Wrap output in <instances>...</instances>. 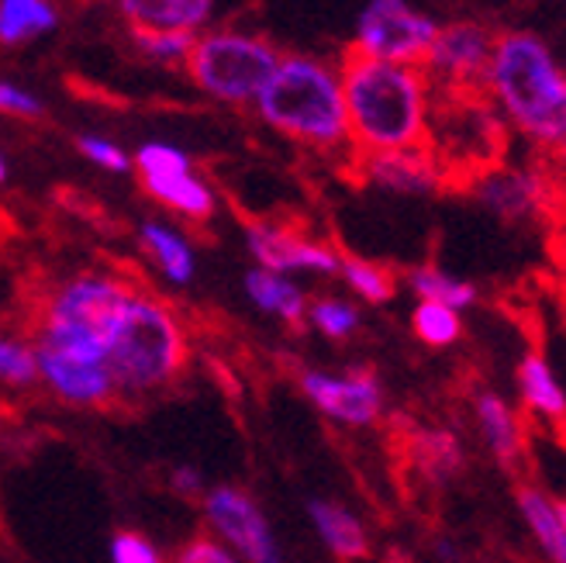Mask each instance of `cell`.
Wrapping results in <instances>:
<instances>
[{
	"label": "cell",
	"mask_w": 566,
	"mask_h": 563,
	"mask_svg": "<svg viewBox=\"0 0 566 563\" xmlns=\"http://www.w3.org/2000/svg\"><path fill=\"white\" fill-rule=\"evenodd\" d=\"M132 284L111 273H83L66 280L45 301L35 329L39 380L60 402L76 408H104L118 398V384L104 359V335Z\"/></svg>",
	"instance_id": "obj_1"
},
{
	"label": "cell",
	"mask_w": 566,
	"mask_h": 563,
	"mask_svg": "<svg viewBox=\"0 0 566 563\" xmlns=\"http://www.w3.org/2000/svg\"><path fill=\"white\" fill-rule=\"evenodd\" d=\"M356 153L429 143L439 91L418 63H394L353 52L338 66Z\"/></svg>",
	"instance_id": "obj_2"
},
{
	"label": "cell",
	"mask_w": 566,
	"mask_h": 563,
	"mask_svg": "<svg viewBox=\"0 0 566 563\" xmlns=\"http://www.w3.org/2000/svg\"><path fill=\"white\" fill-rule=\"evenodd\" d=\"M480 94L497 107L507 132L539 156H549L566 138V66L535 32H497Z\"/></svg>",
	"instance_id": "obj_3"
},
{
	"label": "cell",
	"mask_w": 566,
	"mask_h": 563,
	"mask_svg": "<svg viewBox=\"0 0 566 563\" xmlns=\"http://www.w3.org/2000/svg\"><path fill=\"white\" fill-rule=\"evenodd\" d=\"M256 111L291 143L318 153H353L338 66L311 55H283L256 97Z\"/></svg>",
	"instance_id": "obj_4"
},
{
	"label": "cell",
	"mask_w": 566,
	"mask_h": 563,
	"mask_svg": "<svg viewBox=\"0 0 566 563\" xmlns=\"http://www.w3.org/2000/svg\"><path fill=\"white\" fill-rule=\"evenodd\" d=\"M104 359L118 394H146L184 371L187 332L163 301L132 288L118 315L107 325Z\"/></svg>",
	"instance_id": "obj_5"
},
{
	"label": "cell",
	"mask_w": 566,
	"mask_h": 563,
	"mask_svg": "<svg viewBox=\"0 0 566 563\" xmlns=\"http://www.w3.org/2000/svg\"><path fill=\"white\" fill-rule=\"evenodd\" d=\"M283 52L249 32H211L193 39L187 73L208 97L224 104H256Z\"/></svg>",
	"instance_id": "obj_6"
},
{
	"label": "cell",
	"mask_w": 566,
	"mask_h": 563,
	"mask_svg": "<svg viewBox=\"0 0 566 563\" xmlns=\"http://www.w3.org/2000/svg\"><path fill=\"white\" fill-rule=\"evenodd\" d=\"M507 125L497 107L480 94H439L429 146L442 156L449 174H476L484 166L504 159Z\"/></svg>",
	"instance_id": "obj_7"
},
{
	"label": "cell",
	"mask_w": 566,
	"mask_h": 563,
	"mask_svg": "<svg viewBox=\"0 0 566 563\" xmlns=\"http://www.w3.org/2000/svg\"><path fill=\"white\" fill-rule=\"evenodd\" d=\"M470 194L476 197L480 208L507 225L553 221L563 208V194L546 156H539L535 163L497 159L470 177Z\"/></svg>",
	"instance_id": "obj_8"
},
{
	"label": "cell",
	"mask_w": 566,
	"mask_h": 563,
	"mask_svg": "<svg viewBox=\"0 0 566 563\" xmlns=\"http://www.w3.org/2000/svg\"><path fill=\"white\" fill-rule=\"evenodd\" d=\"M439 32V21L411 8V0H366L356 18L353 52L394 63H424Z\"/></svg>",
	"instance_id": "obj_9"
},
{
	"label": "cell",
	"mask_w": 566,
	"mask_h": 563,
	"mask_svg": "<svg viewBox=\"0 0 566 563\" xmlns=\"http://www.w3.org/2000/svg\"><path fill=\"white\" fill-rule=\"evenodd\" d=\"M497 32L488 21L476 18H457L439 21L436 42L424 55V73L436 83L439 94H470L480 91V80L488 73L491 52H494Z\"/></svg>",
	"instance_id": "obj_10"
},
{
	"label": "cell",
	"mask_w": 566,
	"mask_h": 563,
	"mask_svg": "<svg viewBox=\"0 0 566 563\" xmlns=\"http://www.w3.org/2000/svg\"><path fill=\"white\" fill-rule=\"evenodd\" d=\"M353 163L366 184L390 190V194H401V197H436L439 190L457 184V177L449 174V166L429 143L356 153Z\"/></svg>",
	"instance_id": "obj_11"
},
{
	"label": "cell",
	"mask_w": 566,
	"mask_h": 563,
	"mask_svg": "<svg viewBox=\"0 0 566 563\" xmlns=\"http://www.w3.org/2000/svg\"><path fill=\"white\" fill-rule=\"evenodd\" d=\"M304 398L322 415H328L338 426L366 429L380 421L384 415V387L374 371H349V374H325V371H304L301 374Z\"/></svg>",
	"instance_id": "obj_12"
},
{
	"label": "cell",
	"mask_w": 566,
	"mask_h": 563,
	"mask_svg": "<svg viewBox=\"0 0 566 563\" xmlns=\"http://www.w3.org/2000/svg\"><path fill=\"white\" fill-rule=\"evenodd\" d=\"M205 515H208V525L218 532L232 553L252 560V563H273L280 560V550H276V540L270 532V522L266 515L260 512V504L252 501L245 491L239 488H211L205 494Z\"/></svg>",
	"instance_id": "obj_13"
},
{
	"label": "cell",
	"mask_w": 566,
	"mask_h": 563,
	"mask_svg": "<svg viewBox=\"0 0 566 563\" xmlns=\"http://www.w3.org/2000/svg\"><path fill=\"white\" fill-rule=\"evenodd\" d=\"M245 246L252 252L256 267L276 270V273H318L335 277L343 252L332 249L328 242L311 239L291 225H273V221H252L245 225Z\"/></svg>",
	"instance_id": "obj_14"
},
{
	"label": "cell",
	"mask_w": 566,
	"mask_h": 563,
	"mask_svg": "<svg viewBox=\"0 0 566 563\" xmlns=\"http://www.w3.org/2000/svg\"><path fill=\"white\" fill-rule=\"evenodd\" d=\"M470 408H473L476 432H480V439H484L488 453L501 467L515 470L525 460V446H528V432H525L522 411L512 402H504L501 394L491 390V387L473 390Z\"/></svg>",
	"instance_id": "obj_15"
},
{
	"label": "cell",
	"mask_w": 566,
	"mask_h": 563,
	"mask_svg": "<svg viewBox=\"0 0 566 563\" xmlns=\"http://www.w3.org/2000/svg\"><path fill=\"white\" fill-rule=\"evenodd\" d=\"M515 387L522 408L543 421V426L563 429L566 432V387L559 384L556 371L549 367V359L543 353H525L518 371H515Z\"/></svg>",
	"instance_id": "obj_16"
},
{
	"label": "cell",
	"mask_w": 566,
	"mask_h": 563,
	"mask_svg": "<svg viewBox=\"0 0 566 563\" xmlns=\"http://www.w3.org/2000/svg\"><path fill=\"white\" fill-rule=\"evenodd\" d=\"M408 460L429 484H449L467 463L463 439L446 426H421L408 436Z\"/></svg>",
	"instance_id": "obj_17"
},
{
	"label": "cell",
	"mask_w": 566,
	"mask_h": 563,
	"mask_svg": "<svg viewBox=\"0 0 566 563\" xmlns=\"http://www.w3.org/2000/svg\"><path fill=\"white\" fill-rule=\"evenodd\" d=\"M138 177H142V187L169 211H177L190 221H205L214 215V190L197 174H190V166H174V170L138 174Z\"/></svg>",
	"instance_id": "obj_18"
},
{
	"label": "cell",
	"mask_w": 566,
	"mask_h": 563,
	"mask_svg": "<svg viewBox=\"0 0 566 563\" xmlns=\"http://www.w3.org/2000/svg\"><path fill=\"white\" fill-rule=\"evenodd\" d=\"M518 512L525 529L532 532L535 546H539L553 563H566V522H563V501H556L539 484H518L515 491Z\"/></svg>",
	"instance_id": "obj_19"
},
{
	"label": "cell",
	"mask_w": 566,
	"mask_h": 563,
	"mask_svg": "<svg viewBox=\"0 0 566 563\" xmlns=\"http://www.w3.org/2000/svg\"><path fill=\"white\" fill-rule=\"evenodd\" d=\"M128 28H159V32H201L214 0H118Z\"/></svg>",
	"instance_id": "obj_20"
},
{
	"label": "cell",
	"mask_w": 566,
	"mask_h": 563,
	"mask_svg": "<svg viewBox=\"0 0 566 563\" xmlns=\"http://www.w3.org/2000/svg\"><path fill=\"white\" fill-rule=\"evenodd\" d=\"M307 519L315 525L318 540L335 560H363L370 556V536L366 525L335 501H307Z\"/></svg>",
	"instance_id": "obj_21"
},
{
	"label": "cell",
	"mask_w": 566,
	"mask_h": 563,
	"mask_svg": "<svg viewBox=\"0 0 566 563\" xmlns=\"http://www.w3.org/2000/svg\"><path fill=\"white\" fill-rule=\"evenodd\" d=\"M245 294L252 298V304H256L260 312L287 322V325H301L307 319V298L291 280V273L252 267L245 273Z\"/></svg>",
	"instance_id": "obj_22"
},
{
	"label": "cell",
	"mask_w": 566,
	"mask_h": 563,
	"mask_svg": "<svg viewBox=\"0 0 566 563\" xmlns=\"http://www.w3.org/2000/svg\"><path fill=\"white\" fill-rule=\"evenodd\" d=\"M408 288L418 301H439V304H449L457 307V312H470V307L476 304V288L470 284V280L449 273L436 263H421V267H411L408 270Z\"/></svg>",
	"instance_id": "obj_23"
},
{
	"label": "cell",
	"mask_w": 566,
	"mask_h": 563,
	"mask_svg": "<svg viewBox=\"0 0 566 563\" xmlns=\"http://www.w3.org/2000/svg\"><path fill=\"white\" fill-rule=\"evenodd\" d=\"M60 24L49 0H0V45H21Z\"/></svg>",
	"instance_id": "obj_24"
},
{
	"label": "cell",
	"mask_w": 566,
	"mask_h": 563,
	"mask_svg": "<svg viewBox=\"0 0 566 563\" xmlns=\"http://www.w3.org/2000/svg\"><path fill=\"white\" fill-rule=\"evenodd\" d=\"M142 246L149 249V257L166 273V280H174V284H190L193 280V270H197L193 249L187 246L184 236L169 229V225L149 221L146 229H142Z\"/></svg>",
	"instance_id": "obj_25"
},
{
	"label": "cell",
	"mask_w": 566,
	"mask_h": 563,
	"mask_svg": "<svg viewBox=\"0 0 566 563\" xmlns=\"http://www.w3.org/2000/svg\"><path fill=\"white\" fill-rule=\"evenodd\" d=\"M415 335L432 350H449L463 340V312L439 301H418L411 312Z\"/></svg>",
	"instance_id": "obj_26"
},
{
	"label": "cell",
	"mask_w": 566,
	"mask_h": 563,
	"mask_svg": "<svg viewBox=\"0 0 566 563\" xmlns=\"http://www.w3.org/2000/svg\"><path fill=\"white\" fill-rule=\"evenodd\" d=\"M338 277L346 280V288L366 301V304H384L394 298V291H398V280H394V273L374 260H359V257H343V263H338Z\"/></svg>",
	"instance_id": "obj_27"
},
{
	"label": "cell",
	"mask_w": 566,
	"mask_h": 563,
	"mask_svg": "<svg viewBox=\"0 0 566 563\" xmlns=\"http://www.w3.org/2000/svg\"><path fill=\"white\" fill-rule=\"evenodd\" d=\"M307 322L328 340H349L359 329V307L346 298H315L307 301Z\"/></svg>",
	"instance_id": "obj_28"
},
{
	"label": "cell",
	"mask_w": 566,
	"mask_h": 563,
	"mask_svg": "<svg viewBox=\"0 0 566 563\" xmlns=\"http://www.w3.org/2000/svg\"><path fill=\"white\" fill-rule=\"evenodd\" d=\"M135 45L159 63H187L197 32H159V28H132Z\"/></svg>",
	"instance_id": "obj_29"
},
{
	"label": "cell",
	"mask_w": 566,
	"mask_h": 563,
	"mask_svg": "<svg viewBox=\"0 0 566 563\" xmlns=\"http://www.w3.org/2000/svg\"><path fill=\"white\" fill-rule=\"evenodd\" d=\"M0 380L11 387H28L39 380V359L35 346H24L18 340L0 335Z\"/></svg>",
	"instance_id": "obj_30"
},
{
	"label": "cell",
	"mask_w": 566,
	"mask_h": 563,
	"mask_svg": "<svg viewBox=\"0 0 566 563\" xmlns=\"http://www.w3.org/2000/svg\"><path fill=\"white\" fill-rule=\"evenodd\" d=\"M76 146H80V153L87 156L91 163L104 166V170H111V174H125L128 166H132L128 153H125L118 143H111V138H101V135H80V138H76Z\"/></svg>",
	"instance_id": "obj_31"
},
{
	"label": "cell",
	"mask_w": 566,
	"mask_h": 563,
	"mask_svg": "<svg viewBox=\"0 0 566 563\" xmlns=\"http://www.w3.org/2000/svg\"><path fill=\"white\" fill-rule=\"evenodd\" d=\"M111 560L115 563H156L159 550L146 536H138V532H118V536L111 540Z\"/></svg>",
	"instance_id": "obj_32"
},
{
	"label": "cell",
	"mask_w": 566,
	"mask_h": 563,
	"mask_svg": "<svg viewBox=\"0 0 566 563\" xmlns=\"http://www.w3.org/2000/svg\"><path fill=\"white\" fill-rule=\"evenodd\" d=\"M0 111H4V115H18V118H39L42 101L35 94L14 87V83L0 80Z\"/></svg>",
	"instance_id": "obj_33"
},
{
	"label": "cell",
	"mask_w": 566,
	"mask_h": 563,
	"mask_svg": "<svg viewBox=\"0 0 566 563\" xmlns=\"http://www.w3.org/2000/svg\"><path fill=\"white\" fill-rule=\"evenodd\" d=\"M180 560L184 563H232V550L224 543H214V540H193L180 550Z\"/></svg>",
	"instance_id": "obj_34"
},
{
	"label": "cell",
	"mask_w": 566,
	"mask_h": 563,
	"mask_svg": "<svg viewBox=\"0 0 566 563\" xmlns=\"http://www.w3.org/2000/svg\"><path fill=\"white\" fill-rule=\"evenodd\" d=\"M549 225H553V263L559 273V284L566 291V205L556 211V218Z\"/></svg>",
	"instance_id": "obj_35"
},
{
	"label": "cell",
	"mask_w": 566,
	"mask_h": 563,
	"mask_svg": "<svg viewBox=\"0 0 566 563\" xmlns=\"http://www.w3.org/2000/svg\"><path fill=\"white\" fill-rule=\"evenodd\" d=\"M169 484H174V491L184 494V498H197V494H201V477H197V470H190V467H180Z\"/></svg>",
	"instance_id": "obj_36"
},
{
	"label": "cell",
	"mask_w": 566,
	"mask_h": 563,
	"mask_svg": "<svg viewBox=\"0 0 566 563\" xmlns=\"http://www.w3.org/2000/svg\"><path fill=\"white\" fill-rule=\"evenodd\" d=\"M546 163H549V170H553V177L559 184V194H563V205H566V138L546 156Z\"/></svg>",
	"instance_id": "obj_37"
},
{
	"label": "cell",
	"mask_w": 566,
	"mask_h": 563,
	"mask_svg": "<svg viewBox=\"0 0 566 563\" xmlns=\"http://www.w3.org/2000/svg\"><path fill=\"white\" fill-rule=\"evenodd\" d=\"M432 553H436V560H446V563H449V560H460V546L452 543V540H446V536H442V540H436Z\"/></svg>",
	"instance_id": "obj_38"
},
{
	"label": "cell",
	"mask_w": 566,
	"mask_h": 563,
	"mask_svg": "<svg viewBox=\"0 0 566 563\" xmlns=\"http://www.w3.org/2000/svg\"><path fill=\"white\" fill-rule=\"evenodd\" d=\"M4 180H8V159L0 156V184H4Z\"/></svg>",
	"instance_id": "obj_39"
},
{
	"label": "cell",
	"mask_w": 566,
	"mask_h": 563,
	"mask_svg": "<svg viewBox=\"0 0 566 563\" xmlns=\"http://www.w3.org/2000/svg\"><path fill=\"white\" fill-rule=\"evenodd\" d=\"M0 415H4V411H0Z\"/></svg>",
	"instance_id": "obj_40"
}]
</instances>
